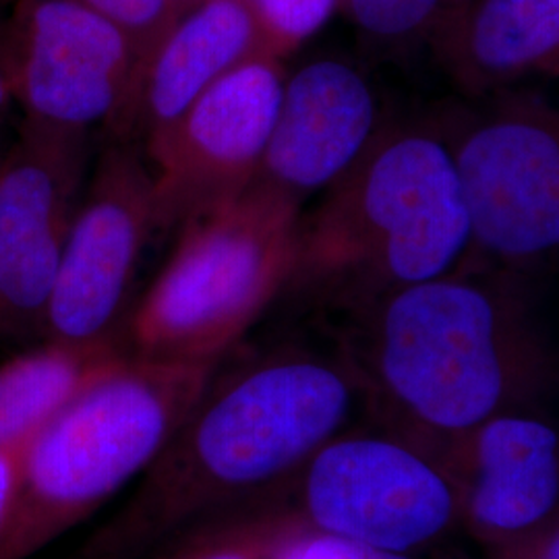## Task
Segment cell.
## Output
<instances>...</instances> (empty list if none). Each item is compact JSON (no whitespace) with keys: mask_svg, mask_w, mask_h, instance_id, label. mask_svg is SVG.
Masks as SVG:
<instances>
[{"mask_svg":"<svg viewBox=\"0 0 559 559\" xmlns=\"http://www.w3.org/2000/svg\"><path fill=\"white\" fill-rule=\"evenodd\" d=\"M355 305L365 376L423 427L475 431L545 371L519 293L493 265L466 261Z\"/></svg>","mask_w":559,"mask_h":559,"instance_id":"6da1fadb","label":"cell"},{"mask_svg":"<svg viewBox=\"0 0 559 559\" xmlns=\"http://www.w3.org/2000/svg\"><path fill=\"white\" fill-rule=\"evenodd\" d=\"M471 249V216L443 119L388 120L300 218L290 284L360 302L456 272Z\"/></svg>","mask_w":559,"mask_h":559,"instance_id":"7a4b0ae2","label":"cell"},{"mask_svg":"<svg viewBox=\"0 0 559 559\" xmlns=\"http://www.w3.org/2000/svg\"><path fill=\"white\" fill-rule=\"evenodd\" d=\"M214 365L122 357L21 448L0 559H23L117 493L195 411Z\"/></svg>","mask_w":559,"mask_h":559,"instance_id":"3957f363","label":"cell"},{"mask_svg":"<svg viewBox=\"0 0 559 559\" xmlns=\"http://www.w3.org/2000/svg\"><path fill=\"white\" fill-rule=\"evenodd\" d=\"M302 210L249 187L180 224L129 338L135 359L214 365L290 284Z\"/></svg>","mask_w":559,"mask_h":559,"instance_id":"277c9868","label":"cell"},{"mask_svg":"<svg viewBox=\"0 0 559 559\" xmlns=\"http://www.w3.org/2000/svg\"><path fill=\"white\" fill-rule=\"evenodd\" d=\"M355 385L340 362L282 350L205 388L187 436L198 473L233 491L276 479L334 438Z\"/></svg>","mask_w":559,"mask_h":559,"instance_id":"5b68a950","label":"cell"},{"mask_svg":"<svg viewBox=\"0 0 559 559\" xmlns=\"http://www.w3.org/2000/svg\"><path fill=\"white\" fill-rule=\"evenodd\" d=\"M471 216L468 261L522 267L559 253V104L500 96L443 117Z\"/></svg>","mask_w":559,"mask_h":559,"instance_id":"8992f818","label":"cell"},{"mask_svg":"<svg viewBox=\"0 0 559 559\" xmlns=\"http://www.w3.org/2000/svg\"><path fill=\"white\" fill-rule=\"evenodd\" d=\"M0 60L23 122L92 135L119 117L141 52L78 0H15L0 27Z\"/></svg>","mask_w":559,"mask_h":559,"instance_id":"52a82bcc","label":"cell"},{"mask_svg":"<svg viewBox=\"0 0 559 559\" xmlns=\"http://www.w3.org/2000/svg\"><path fill=\"white\" fill-rule=\"evenodd\" d=\"M156 230V182L143 147L110 138L90 170L64 240L44 340L115 342L143 249Z\"/></svg>","mask_w":559,"mask_h":559,"instance_id":"ba28073f","label":"cell"},{"mask_svg":"<svg viewBox=\"0 0 559 559\" xmlns=\"http://www.w3.org/2000/svg\"><path fill=\"white\" fill-rule=\"evenodd\" d=\"M284 80L276 57L247 60L141 145L156 182L160 228L180 226L251 187L278 117Z\"/></svg>","mask_w":559,"mask_h":559,"instance_id":"9c48e42d","label":"cell"},{"mask_svg":"<svg viewBox=\"0 0 559 559\" xmlns=\"http://www.w3.org/2000/svg\"><path fill=\"white\" fill-rule=\"evenodd\" d=\"M92 170V135L21 120L0 166V338L40 334Z\"/></svg>","mask_w":559,"mask_h":559,"instance_id":"30bf717a","label":"cell"},{"mask_svg":"<svg viewBox=\"0 0 559 559\" xmlns=\"http://www.w3.org/2000/svg\"><path fill=\"white\" fill-rule=\"evenodd\" d=\"M305 508L325 535L408 554L454 514L448 480L419 454L381 438L328 441L311 456Z\"/></svg>","mask_w":559,"mask_h":559,"instance_id":"8fae6325","label":"cell"},{"mask_svg":"<svg viewBox=\"0 0 559 559\" xmlns=\"http://www.w3.org/2000/svg\"><path fill=\"white\" fill-rule=\"evenodd\" d=\"M388 122L371 78L353 60L320 57L286 75L253 189L290 201L325 193Z\"/></svg>","mask_w":559,"mask_h":559,"instance_id":"7c38bea8","label":"cell"},{"mask_svg":"<svg viewBox=\"0 0 559 559\" xmlns=\"http://www.w3.org/2000/svg\"><path fill=\"white\" fill-rule=\"evenodd\" d=\"M260 55L272 52L249 0H191L141 60L106 133L143 145L226 73Z\"/></svg>","mask_w":559,"mask_h":559,"instance_id":"4fadbf2b","label":"cell"},{"mask_svg":"<svg viewBox=\"0 0 559 559\" xmlns=\"http://www.w3.org/2000/svg\"><path fill=\"white\" fill-rule=\"evenodd\" d=\"M429 46L473 98L559 78V0H454Z\"/></svg>","mask_w":559,"mask_h":559,"instance_id":"5bb4252c","label":"cell"},{"mask_svg":"<svg viewBox=\"0 0 559 559\" xmlns=\"http://www.w3.org/2000/svg\"><path fill=\"white\" fill-rule=\"evenodd\" d=\"M477 468L468 493L475 522L520 533L549 516L559 500V436L543 420L496 415L475 429Z\"/></svg>","mask_w":559,"mask_h":559,"instance_id":"9a60e30c","label":"cell"},{"mask_svg":"<svg viewBox=\"0 0 559 559\" xmlns=\"http://www.w3.org/2000/svg\"><path fill=\"white\" fill-rule=\"evenodd\" d=\"M124 355L115 342H48L0 362V450H21Z\"/></svg>","mask_w":559,"mask_h":559,"instance_id":"2e32d148","label":"cell"},{"mask_svg":"<svg viewBox=\"0 0 559 559\" xmlns=\"http://www.w3.org/2000/svg\"><path fill=\"white\" fill-rule=\"evenodd\" d=\"M454 0H342L360 44L378 59H399L429 44Z\"/></svg>","mask_w":559,"mask_h":559,"instance_id":"e0dca14e","label":"cell"},{"mask_svg":"<svg viewBox=\"0 0 559 559\" xmlns=\"http://www.w3.org/2000/svg\"><path fill=\"white\" fill-rule=\"evenodd\" d=\"M267 50L284 60L332 20L342 0H249Z\"/></svg>","mask_w":559,"mask_h":559,"instance_id":"ac0fdd59","label":"cell"},{"mask_svg":"<svg viewBox=\"0 0 559 559\" xmlns=\"http://www.w3.org/2000/svg\"><path fill=\"white\" fill-rule=\"evenodd\" d=\"M122 27L141 52V60L160 40L180 13L177 0H78Z\"/></svg>","mask_w":559,"mask_h":559,"instance_id":"d6986e66","label":"cell"},{"mask_svg":"<svg viewBox=\"0 0 559 559\" xmlns=\"http://www.w3.org/2000/svg\"><path fill=\"white\" fill-rule=\"evenodd\" d=\"M278 559H411L406 554L381 551L360 543L340 539L334 535L316 533L299 540H293Z\"/></svg>","mask_w":559,"mask_h":559,"instance_id":"ffe728a7","label":"cell"},{"mask_svg":"<svg viewBox=\"0 0 559 559\" xmlns=\"http://www.w3.org/2000/svg\"><path fill=\"white\" fill-rule=\"evenodd\" d=\"M21 450H0V535L11 514L17 479H20Z\"/></svg>","mask_w":559,"mask_h":559,"instance_id":"44dd1931","label":"cell"},{"mask_svg":"<svg viewBox=\"0 0 559 559\" xmlns=\"http://www.w3.org/2000/svg\"><path fill=\"white\" fill-rule=\"evenodd\" d=\"M13 106L15 104H13V96H11V87H9V80H7L4 67H2V60H0V120H4Z\"/></svg>","mask_w":559,"mask_h":559,"instance_id":"7402d4cb","label":"cell"},{"mask_svg":"<svg viewBox=\"0 0 559 559\" xmlns=\"http://www.w3.org/2000/svg\"><path fill=\"white\" fill-rule=\"evenodd\" d=\"M195 559H253V556L247 554V551H240V549H221V551H214V554H207V556Z\"/></svg>","mask_w":559,"mask_h":559,"instance_id":"603a6c76","label":"cell"},{"mask_svg":"<svg viewBox=\"0 0 559 559\" xmlns=\"http://www.w3.org/2000/svg\"><path fill=\"white\" fill-rule=\"evenodd\" d=\"M540 559H559V533L554 539L547 543V547H545L543 558Z\"/></svg>","mask_w":559,"mask_h":559,"instance_id":"cb8c5ba5","label":"cell"},{"mask_svg":"<svg viewBox=\"0 0 559 559\" xmlns=\"http://www.w3.org/2000/svg\"><path fill=\"white\" fill-rule=\"evenodd\" d=\"M13 2H15V0H0V27H2V23L7 20V15H9L11 7H13Z\"/></svg>","mask_w":559,"mask_h":559,"instance_id":"d4e9b609","label":"cell"},{"mask_svg":"<svg viewBox=\"0 0 559 559\" xmlns=\"http://www.w3.org/2000/svg\"><path fill=\"white\" fill-rule=\"evenodd\" d=\"M0 124H2V120H0ZM9 145H11V141L7 143V141H4V138H2V131H0V166H2V162H4V158H7Z\"/></svg>","mask_w":559,"mask_h":559,"instance_id":"484cf974","label":"cell"},{"mask_svg":"<svg viewBox=\"0 0 559 559\" xmlns=\"http://www.w3.org/2000/svg\"><path fill=\"white\" fill-rule=\"evenodd\" d=\"M177 2H179L180 11H182V9H185V7H187L191 0H177Z\"/></svg>","mask_w":559,"mask_h":559,"instance_id":"4316f807","label":"cell"}]
</instances>
